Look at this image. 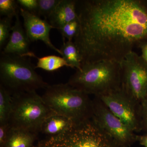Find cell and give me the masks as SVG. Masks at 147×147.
Instances as JSON below:
<instances>
[{
    "instance_id": "8",
    "label": "cell",
    "mask_w": 147,
    "mask_h": 147,
    "mask_svg": "<svg viewBox=\"0 0 147 147\" xmlns=\"http://www.w3.org/2000/svg\"><path fill=\"white\" fill-rule=\"evenodd\" d=\"M92 118L106 134L121 147H128L136 140L134 131L129 128L101 101L94 96Z\"/></svg>"
},
{
    "instance_id": "22",
    "label": "cell",
    "mask_w": 147,
    "mask_h": 147,
    "mask_svg": "<svg viewBox=\"0 0 147 147\" xmlns=\"http://www.w3.org/2000/svg\"><path fill=\"white\" fill-rule=\"evenodd\" d=\"M21 8L30 13L37 15V0H17L16 1Z\"/></svg>"
},
{
    "instance_id": "13",
    "label": "cell",
    "mask_w": 147,
    "mask_h": 147,
    "mask_svg": "<svg viewBox=\"0 0 147 147\" xmlns=\"http://www.w3.org/2000/svg\"><path fill=\"white\" fill-rule=\"evenodd\" d=\"M74 124L73 121L65 116L54 113L45 119L39 132L49 137H54L68 130Z\"/></svg>"
},
{
    "instance_id": "9",
    "label": "cell",
    "mask_w": 147,
    "mask_h": 147,
    "mask_svg": "<svg viewBox=\"0 0 147 147\" xmlns=\"http://www.w3.org/2000/svg\"><path fill=\"white\" fill-rule=\"evenodd\" d=\"M98 97L134 133L142 130L139 105L120 88Z\"/></svg>"
},
{
    "instance_id": "4",
    "label": "cell",
    "mask_w": 147,
    "mask_h": 147,
    "mask_svg": "<svg viewBox=\"0 0 147 147\" xmlns=\"http://www.w3.org/2000/svg\"><path fill=\"white\" fill-rule=\"evenodd\" d=\"M27 57L1 53L0 84L11 95L45 89L49 86L36 71L35 66Z\"/></svg>"
},
{
    "instance_id": "19",
    "label": "cell",
    "mask_w": 147,
    "mask_h": 147,
    "mask_svg": "<svg viewBox=\"0 0 147 147\" xmlns=\"http://www.w3.org/2000/svg\"><path fill=\"white\" fill-rule=\"evenodd\" d=\"M20 10L18 4L14 0H1L0 1V15L5 17L13 18L16 17Z\"/></svg>"
},
{
    "instance_id": "3",
    "label": "cell",
    "mask_w": 147,
    "mask_h": 147,
    "mask_svg": "<svg viewBox=\"0 0 147 147\" xmlns=\"http://www.w3.org/2000/svg\"><path fill=\"white\" fill-rule=\"evenodd\" d=\"M42 98L53 112L68 118L74 123L92 117V101L89 94L67 83L49 85Z\"/></svg>"
},
{
    "instance_id": "21",
    "label": "cell",
    "mask_w": 147,
    "mask_h": 147,
    "mask_svg": "<svg viewBox=\"0 0 147 147\" xmlns=\"http://www.w3.org/2000/svg\"><path fill=\"white\" fill-rule=\"evenodd\" d=\"M79 23L78 19L64 25L58 29L64 38L68 40H73L78 33Z\"/></svg>"
},
{
    "instance_id": "7",
    "label": "cell",
    "mask_w": 147,
    "mask_h": 147,
    "mask_svg": "<svg viewBox=\"0 0 147 147\" xmlns=\"http://www.w3.org/2000/svg\"><path fill=\"white\" fill-rule=\"evenodd\" d=\"M121 88L138 105L147 96V62L132 51L120 63Z\"/></svg>"
},
{
    "instance_id": "26",
    "label": "cell",
    "mask_w": 147,
    "mask_h": 147,
    "mask_svg": "<svg viewBox=\"0 0 147 147\" xmlns=\"http://www.w3.org/2000/svg\"><path fill=\"white\" fill-rule=\"evenodd\" d=\"M142 51V57L147 62V42H145L139 47Z\"/></svg>"
},
{
    "instance_id": "25",
    "label": "cell",
    "mask_w": 147,
    "mask_h": 147,
    "mask_svg": "<svg viewBox=\"0 0 147 147\" xmlns=\"http://www.w3.org/2000/svg\"><path fill=\"white\" fill-rule=\"evenodd\" d=\"M136 140L139 144L145 147H147V134L143 135H137Z\"/></svg>"
},
{
    "instance_id": "1",
    "label": "cell",
    "mask_w": 147,
    "mask_h": 147,
    "mask_svg": "<svg viewBox=\"0 0 147 147\" xmlns=\"http://www.w3.org/2000/svg\"><path fill=\"white\" fill-rule=\"evenodd\" d=\"M79 23L74 42L82 65L102 61L120 63L147 42V1H76Z\"/></svg>"
},
{
    "instance_id": "14",
    "label": "cell",
    "mask_w": 147,
    "mask_h": 147,
    "mask_svg": "<svg viewBox=\"0 0 147 147\" xmlns=\"http://www.w3.org/2000/svg\"><path fill=\"white\" fill-rule=\"evenodd\" d=\"M36 135L28 130L10 127L4 147H32Z\"/></svg>"
},
{
    "instance_id": "27",
    "label": "cell",
    "mask_w": 147,
    "mask_h": 147,
    "mask_svg": "<svg viewBox=\"0 0 147 147\" xmlns=\"http://www.w3.org/2000/svg\"><path fill=\"white\" fill-rule=\"evenodd\" d=\"M35 147H42V146H41V144H40V142H39V143H38V145L37 146Z\"/></svg>"
},
{
    "instance_id": "24",
    "label": "cell",
    "mask_w": 147,
    "mask_h": 147,
    "mask_svg": "<svg viewBox=\"0 0 147 147\" xmlns=\"http://www.w3.org/2000/svg\"><path fill=\"white\" fill-rule=\"evenodd\" d=\"M10 127L8 124L0 125V145L4 147L5 145Z\"/></svg>"
},
{
    "instance_id": "15",
    "label": "cell",
    "mask_w": 147,
    "mask_h": 147,
    "mask_svg": "<svg viewBox=\"0 0 147 147\" xmlns=\"http://www.w3.org/2000/svg\"><path fill=\"white\" fill-rule=\"evenodd\" d=\"M26 57L36 58L38 61L35 68L41 69L46 71H56L64 66L69 67V65L63 58L55 55L38 57L31 52L27 55Z\"/></svg>"
},
{
    "instance_id": "17",
    "label": "cell",
    "mask_w": 147,
    "mask_h": 147,
    "mask_svg": "<svg viewBox=\"0 0 147 147\" xmlns=\"http://www.w3.org/2000/svg\"><path fill=\"white\" fill-rule=\"evenodd\" d=\"M12 108L11 94L0 84V125L8 124Z\"/></svg>"
},
{
    "instance_id": "2",
    "label": "cell",
    "mask_w": 147,
    "mask_h": 147,
    "mask_svg": "<svg viewBox=\"0 0 147 147\" xmlns=\"http://www.w3.org/2000/svg\"><path fill=\"white\" fill-rule=\"evenodd\" d=\"M67 84L94 96L108 93L121 87L120 63L102 61L83 65L70 76Z\"/></svg>"
},
{
    "instance_id": "18",
    "label": "cell",
    "mask_w": 147,
    "mask_h": 147,
    "mask_svg": "<svg viewBox=\"0 0 147 147\" xmlns=\"http://www.w3.org/2000/svg\"><path fill=\"white\" fill-rule=\"evenodd\" d=\"M61 0H37V15L48 19Z\"/></svg>"
},
{
    "instance_id": "5",
    "label": "cell",
    "mask_w": 147,
    "mask_h": 147,
    "mask_svg": "<svg viewBox=\"0 0 147 147\" xmlns=\"http://www.w3.org/2000/svg\"><path fill=\"white\" fill-rule=\"evenodd\" d=\"M12 108L8 124L37 134L46 118L54 113L36 91L12 95Z\"/></svg>"
},
{
    "instance_id": "11",
    "label": "cell",
    "mask_w": 147,
    "mask_h": 147,
    "mask_svg": "<svg viewBox=\"0 0 147 147\" xmlns=\"http://www.w3.org/2000/svg\"><path fill=\"white\" fill-rule=\"evenodd\" d=\"M14 25L11 28V33L6 45L2 53L26 57L31 52L30 45L31 41L23 28L19 13L16 15Z\"/></svg>"
},
{
    "instance_id": "12",
    "label": "cell",
    "mask_w": 147,
    "mask_h": 147,
    "mask_svg": "<svg viewBox=\"0 0 147 147\" xmlns=\"http://www.w3.org/2000/svg\"><path fill=\"white\" fill-rule=\"evenodd\" d=\"M75 0H61L48 18L50 24L59 29L64 25L78 19Z\"/></svg>"
},
{
    "instance_id": "10",
    "label": "cell",
    "mask_w": 147,
    "mask_h": 147,
    "mask_svg": "<svg viewBox=\"0 0 147 147\" xmlns=\"http://www.w3.org/2000/svg\"><path fill=\"white\" fill-rule=\"evenodd\" d=\"M20 15L24 20L25 30L31 42L41 40L50 47L61 55L60 50L55 47L51 42L50 32L54 27L46 20L20 8Z\"/></svg>"
},
{
    "instance_id": "23",
    "label": "cell",
    "mask_w": 147,
    "mask_h": 147,
    "mask_svg": "<svg viewBox=\"0 0 147 147\" xmlns=\"http://www.w3.org/2000/svg\"><path fill=\"white\" fill-rule=\"evenodd\" d=\"M139 114L141 118L142 130L147 131V96L139 105Z\"/></svg>"
},
{
    "instance_id": "6",
    "label": "cell",
    "mask_w": 147,
    "mask_h": 147,
    "mask_svg": "<svg viewBox=\"0 0 147 147\" xmlns=\"http://www.w3.org/2000/svg\"><path fill=\"white\" fill-rule=\"evenodd\" d=\"M42 147H121L91 118L40 142Z\"/></svg>"
},
{
    "instance_id": "16",
    "label": "cell",
    "mask_w": 147,
    "mask_h": 147,
    "mask_svg": "<svg viewBox=\"0 0 147 147\" xmlns=\"http://www.w3.org/2000/svg\"><path fill=\"white\" fill-rule=\"evenodd\" d=\"M61 55L69 65V67L80 70L82 60L78 48L73 40L64 42L60 49Z\"/></svg>"
},
{
    "instance_id": "20",
    "label": "cell",
    "mask_w": 147,
    "mask_h": 147,
    "mask_svg": "<svg viewBox=\"0 0 147 147\" xmlns=\"http://www.w3.org/2000/svg\"><path fill=\"white\" fill-rule=\"evenodd\" d=\"M12 18L4 17L0 20V49L6 45L10 37ZM8 42V41H7Z\"/></svg>"
}]
</instances>
